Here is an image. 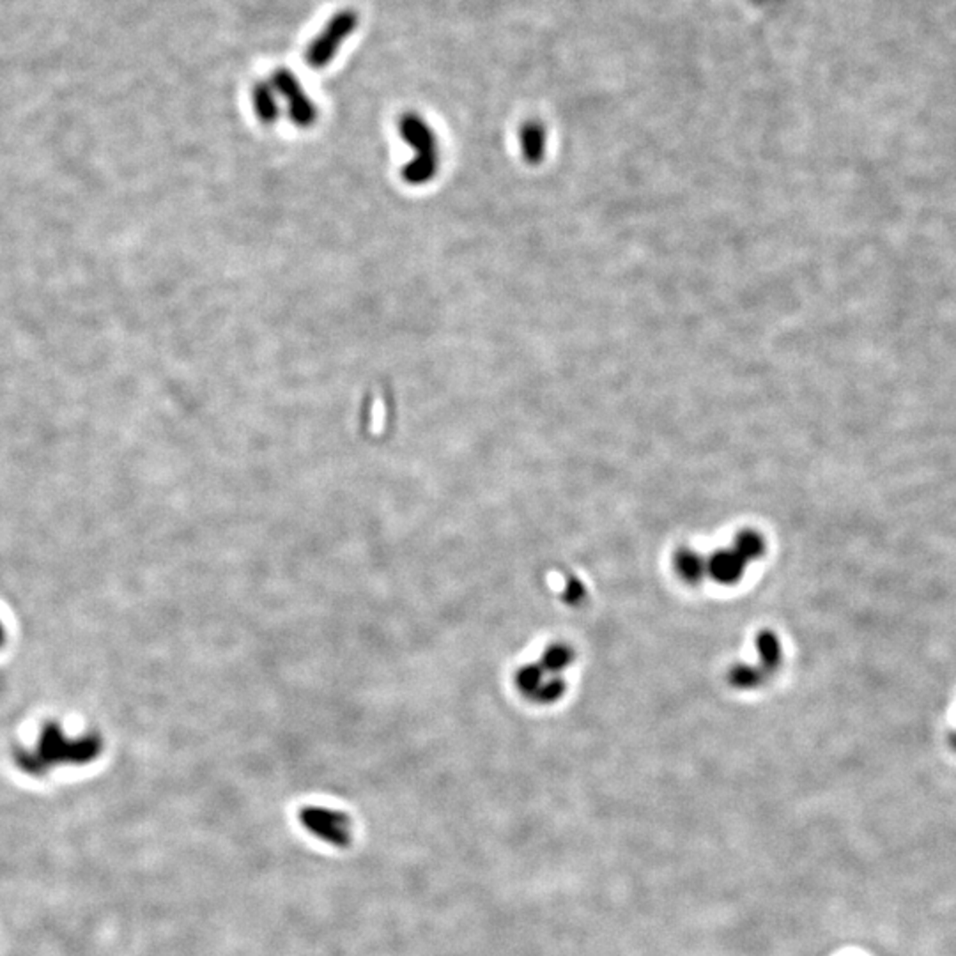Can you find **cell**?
<instances>
[{
  "label": "cell",
  "instance_id": "obj_8",
  "mask_svg": "<svg viewBox=\"0 0 956 956\" xmlns=\"http://www.w3.org/2000/svg\"><path fill=\"white\" fill-rule=\"evenodd\" d=\"M544 130L537 123H528L521 130V147L528 160L540 158L544 151Z\"/></svg>",
  "mask_w": 956,
  "mask_h": 956
},
{
  "label": "cell",
  "instance_id": "obj_2",
  "mask_svg": "<svg viewBox=\"0 0 956 956\" xmlns=\"http://www.w3.org/2000/svg\"><path fill=\"white\" fill-rule=\"evenodd\" d=\"M358 28V14L353 9L335 12L317 37L308 44L305 59L314 69L326 68L337 55L342 43Z\"/></svg>",
  "mask_w": 956,
  "mask_h": 956
},
{
  "label": "cell",
  "instance_id": "obj_5",
  "mask_svg": "<svg viewBox=\"0 0 956 956\" xmlns=\"http://www.w3.org/2000/svg\"><path fill=\"white\" fill-rule=\"evenodd\" d=\"M251 105L253 112L264 124H273L278 119V103H276V92L271 84L267 82H257L251 87Z\"/></svg>",
  "mask_w": 956,
  "mask_h": 956
},
{
  "label": "cell",
  "instance_id": "obj_1",
  "mask_svg": "<svg viewBox=\"0 0 956 956\" xmlns=\"http://www.w3.org/2000/svg\"><path fill=\"white\" fill-rule=\"evenodd\" d=\"M101 742L96 737L69 740L55 724L44 726L34 751H20L18 765L28 774H44L53 765L87 763L98 756Z\"/></svg>",
  "mask_w": 956,
  "mask_h": 956
},
{
  "label": "cell",
  "instance_id": "obj_3",
  "mask_svg": "<svg viewBox=\"0 0 956 956\" xmlns=\"http://www.w3.org/2000/svg\"><path fill=\"white\" fill-rule=\"evenodd\" d=\"M299 818L308 833L328 845L337 848H347L351 845V820L346 813L324 808H307L301 811Z\"/></svg>",
  "mask_w": 956,
  "mask_h": 956
},
{
  "label": "cell",
  "instance_id": "obj_6",
  "mask_svg": "<svg viewBox=\"0 0 956 956\" xmlns=\"http://www.w3.org/2000/svg\"><path fill=\"white\" fill-rule=\"evenodd\" d=\"M440 169V158H438V153H429V155H417L402 171V176H404V181L413 185V187H420V185H426L429 183L436 172Z\"/></svg>",
  "mask_w": 956,
  "mask_h": 956
},
{
  "label": "cell",
  "instance_id": "obj_7",
  "mask_svg": "<svg viewBox=\"0 0 956 956\" xmlns=\"http://www.w3.org/2000/svg\"><path fill=\"white\" fill-rule=\"evenodd\" d=\"M287 110H289V117L291 121L298 126V128H310L315 119H317V107L315 103L305 94L298 100H294L292 103H287Z\"/></svg>",
  "mask_w": 956,
  "mask_h": 956
},
{
  "label": "cell",
  "instance_id": "obj_9",
  "mask_svg": "<svg viewBox=\"0 0 956 956\" xmlns=\"http://www.w3.org/2000/svg\"><path fill=\"white\" fill-rule=\"evenodd\" d=\"M2 638H4V631H2V624H0V643H2Z\"/></svg>",
  "mask_w": 956,
  "mask_h": 956
},
{
  "label": "cell",
  "instance_id": "obj_4",
  "mask_svg": "<svg viewBox=\"0 0 956 956\" xmlns=\"http://www.w3.org/2000/svg\"><path fill=\"white\" fill-rule=\"evenodd\" d=\"M401 137L417 155L438 153V140L433 128L418 114H404L399 121Z\"/></svg>",
  "mask_w": 956,
  "mask_h": 956
}]
</instances>
